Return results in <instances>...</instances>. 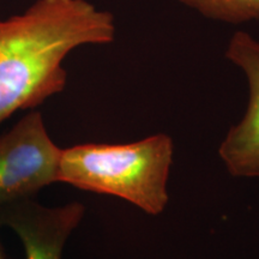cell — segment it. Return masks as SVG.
Wrapping results in <instances>:
<instances>
[{
  "label": "cell",
  "mask_w": 259,
  "mask_h": 259,
  "mask_svg": "<svg viewBox=\"0 0 259 259\" xmlns=\"http://www.w3.org/2000/svg\"><path fill=\"white\" fill-rule=\"evenodd\" d=\"M114 36L113 15L87 0H36L0 21V124L63 92V61L71 51Z\"/></svg>",
  "instance_id": "obj_1"
},
{
  "label": "cell",
  "mask_w": 259,
  "mask_h": 259,
  "mask_svg": "<svg viewBox=\"0 0 259 259\" xmlns=\"http://www.w3.org/2000/svg\"><path fill=\"white\" fill-rule=\"evenodd\" d=\"M173 141L155 135L128 144H78L63 149L58 183L119 197L150 215L168 204Z\"/></svg>",
  "instance_id": "obj_2"
},
{
  "label": "cell",
  "mask_w": 259,
  "mask_h": 259,
  "mask_svg": "<svg viewBox=\"0 0 259 259\" xmlns=\"http://www.w3.org/2000/svg\"><path fill=\"white\" fill-rule=\"evenodd\" d=\"M61 153L38 111L0 135V209L32 199L42 189L58 183Z\"/></svg>",
  "instance_id": "obj_3"
},
{
  "label": "cell",
  "mask_w": 259,
  "mask_h": 259,
  "mask_svg": "<svg viewBox=\"0 0 259 259\" xmlns=\"http://www.w3.org/2000/svg\"><path fill=\"white\" fill-rule=\"evenodd\" d=\"M226 58L245 72L250 99L244 118L229 130L219 154L233 177L259 178V41L245 31L235 32Z\"/></svg>",
  "instance_id": "obj_4"
},
{
  "label": "cell",
  "mask_w": 259,
  "mask_h": 259,
  "mask_svg": "<svg viewBox=\"0 0 259 259\" xmlns=\"http://www.w3.org/2000/svg\"><path fill=\"white\" fill-rule=\"evenodd\" d=\"M84 212L79 202L47 208L25 199L0 209V226L11 228L21 239L25 259H61L64 246Z\"/></svg>",
  "instance_id": "obj_5"
},
{
  "label": "cell",
  "mask_w": 259,
  "mask_h": 259,
  "mask_svg": "<svg viewBox=\"0 0 259 259\" xmlns=\"http://www.w3.org/2000/svg\"><path fill=\"white\" fill-rule=\"evenodd\" d=\"M205 17L228 23L259 19V0H178Z\"/></svg>",
  "instance_id": "obj_6"
},
{
  "label": "cell",
  "mask_w": 259,
  "mask_h": 259,
  "mask_svg": "<svg viewBox=\"0 0 259 259\" xmlns=\"http://www.w3.org/2000/svg\"><path fill=\"white\" fill-rule=\"evenodd\" d=\"M0 259H4V253H3V248H2V244H0Z\"/></svg>",
  "instance_id": "obj_7"
}]
</instances>
